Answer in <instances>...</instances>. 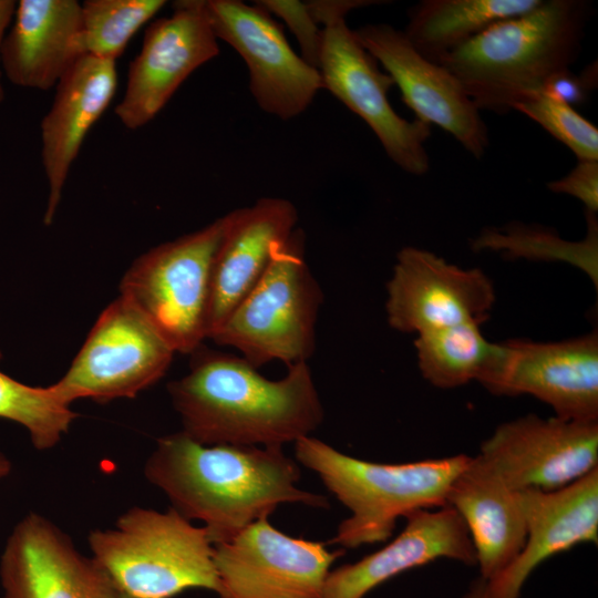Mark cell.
I'll list each match as a JSON object with an SVG mask.
<instances>
[{"mask_svg":"<svg viewBox=\"0 0 598 598\" xmlns=\"http://www.w3.org/2000/svg\"><path fill=\"white\" fill-rule=\"evenodd\" d=\"M87 540L91 557L122 595L172 598L194 588L218 591L207 530L172 507H132L113 528L92 530Z\"/></svg>","mask_w":598,"mask_h":598,"instance_id":"5","label":"cell"},{"mask_svg":"<svg viewBox=\"0 0 598 598\" xmlns=\"http://www.w3.org/2000/svg\"><path fill=\"white\" fill-rule=\"evenodd\" d=\"M322 25V44L318 70L322 89L328 90L373 131L389 158L405 173L424 175L430 168L425 143L431 125L400 116L389 101L394 85L378 61L364 49L347 14L378 1L313 0L307 1Z\"/></svg>","mask_w":598,"mask_h":598,"instance_id":"7","label":"cell"},{"mask_svg":"<svg viewBox=\"0 0 598 598\" xmlns=\"http://www.w3.org/2000/svg\"><path fill=\"white\" fill-rule=\"evenodd\" d=\"M12 22L0 61L14 85L49 90L86 54L76 0H20Z\"/></svg>","mask_w":598,"mask_h":598,"instance_id":"22","label":"cell"},{"mask_svg":"<svg viewBox=\"0 0 598 598\" xmlns=\"http://www.w3.org/2000/svg\"><path fill=\"white\" fill-rule=\"evenodd\" d=\"M173 13L152 20L131 61L124 95L114 113L128 130L151 122L182 83L219 54L218 39L200 0H179Z\"/></svg>","mask_w":598,"mask_h":598,"instance_id":"13","label":"cell"},{"mask_svg":"<svg viewBox=\"0 0 598 598\" xmlns=\"http://www.w3.org/2000/svg\"><path fill=\"white\" fill-rule=\"evenodd\" d=\"M224 217V233L213 265L207 339L257 285L298 221L295 205L277 197L260 198Z\"/></svg>","mask_w":598,"mask_h":598,"instance_id":"19","label":"cell"},{"mask_svg":"<svg viewBox=\"0 0 598 598\" xmlns=\"http://www.w3.org/2000/svg\"><path fill=\"white\" fill-rule=\"evenodd\" d=\"M587 231L581 241L561 239L549 229L513 223L501 229H486L473 240V248L504 251L512 257L567 260L584 269L597 285L598 223L586 212Z\"/></svg>","mask_w":598,"mask_h":598,"instance_id":"26","label":"cell"},{"mask_svg":"<svg viewBox=\"0 0 598 598\" xmlns=\"http://www.w3.org/2000/svg\"><path fill=\"white\" fill-rule=\"evenodd\" d=\"M480 322H465L417 334L414 340L423 378L440 389L477 381L484 385L497 371L502 343L485 339Z\"/></svg>","mask_w":598,"mask_h":598,"instance_id":"25","label":"cell"},{"mask_svg":"<svg viewBox=\"0 0 598 598\" xmlns=\"http://www.w3.org/2000/svg\"><path fill=\"white\" fill-rule=\"evenodd\" d=\"M75 417L52 384L31 386L0 371V419L22 425L38 451L55 446Z\"/></svg>","mask_w":598,"mask_h":598,"instance_id":"27","label":"cell"},{"mask_svg":"<svg viewBox=\"0 0 598 598\" xmlns=\"http://www.w3.org/2000/svg\"><path fill=\"white\" fill-rule=\"evenodd\" d=\"M495 374L483 385L495 395H532L555 416L598 422V333L557 342L511 340Z\"/></svg>","mask_w":598,"mask_h":598,"instance_id":"15","label":"cell"},{"mask_svg":"<svg viewBox=\"0 0 598 598\" xmlns=\"http://www.w3.org/2000/svg\"><path fill=\"white\" fill-rule=\"evenodd\" d=\"M16 7H17V2L14 0H0V54H1L2 41L7 33L8 27L12 22ZM1 78H2V69H1V61H0V103L4 99V90L2 86Z\"/></svg>","mask_w":598,"mask_h":598,"instance_id":"33","label":"cell"},{"mask_svg":"<svg viewBox=\"0 0 598 598\" xmlns=\"http://www.w3.org/2000/svg\"><path fill=\"white\" fill-rule=\"evenodd\" d=\"M354 33L416 120L444 130L474 157L484 155L489 141L481 111L446 68L422 56L402 30L388 23H369Z\"/></svg>","mask_w":598,"mask_h":598,"instance_id":"16","label":"cell"},{"mask_svg":"<svg viewBox=\"0 0 598 598\" xmlns=\"http://www.w3.org/2000/svg\"><path fill=\"white\" fill-rule=\"evenodd\" d=\"M547 188L579 199L586 212L598 210V161H578L564 177L547 183Z\"/></svg>","mask_w":598,"mask_h":598,"instance_id":"31","label":"cell"},{"mask_svg":"<svg viewBox=\"0 0 598 598\" xmlns=\"http://www.w3.org/2000/svg\"><path fill=\"white\" fill-rule=\"evenodd\" d=\"M590 16L585 0H543L525 14L494 23L440 65L480 111L506 114L577 61Z\"/></svg>","mask_w":598,"mask_h":598,"instance_id":"3","label":"cell"},{"mask_svg":"<svg viewBox=\"0 0 598 598\" xmlns=\"http://www.w3.org/2000/svg\"><path fill=\"white\" fill-rule=\"evenodd\" d=\"M118 598H133V597H130V596H125V595L120 594Z\"/></svg>","mask_w":598,"mask_h":598,"instance_id":"36","label":"cell"},{"mask_svg":"<svg viewBox=\"0 0 598 598\" xmlns=\"http://www.w3.org/2000/svg\"><path fill=\"white\" fill-rule=\"evenodd\" d=\"M225 217L140 256L120 285L175 352L193 353L207 339L213 265Z\"/></svg>","mask_w":598,"mask_h":598,"instance_id":"8","label":"cell"},{"mask_svg":"<svg viewBox=\"0 0 598 598\" xmlns=\"http://www.w3.org/2000/svg\"><path fill=\"white\" fill-rule=\"evenodd\" d=\"M200 4L216 38L245 61L259 107L285 121L306 111L322 89L320 72L293 51L271 14L256 1L200 0Z\"/></svg>","mask_w":598,"mask_h":598,"instance_id":"11","label":"cell"},{"mask_svg":"<svg viewBox=\"0 0 598 598\" xmlns=\"http://www.w3.org/2000/svg\"><path fill=\"white\" fill-rule=\"evenodd\" d=\"M470 534L480 577L485 581L504 570L520 551L526 526L517 492L477 454L471 456L447 494Z\"/></svg>","mask_w":598,"mask_h":598,"instance_id":"23","label":"cell"},{"mask_svg":"<svg viewBox=\"0 0 598 598\" xmlns=\"http://www.w3.org/2000/svg\"><path fill=\"white\" fill-rule=\"evenodd\" d=\"M323 296L305 259V234L296 228L277 248L266 272L212 336L252 367L308 362Z\"/></svg>","mask_w":598,"mask_h":598,"instance_id":"6","label":"cell"},{"mask_svg":"<svg viewBox=\"0 0 598 598\" xmlns=\"http://www.w3.org/2000/svg\"><path fill=\"white\" fill-rule=\"evenodd\" d=\"M116 86L115 62L87 54L55 85L53 103L41 122V158L48 183L45 226L54 219L70 168L87 132L110 105Z\"/></svg>","mask_w":598,"mask_h":598,"instance_id":"21","label":"cell"},{"mask_svg":"<svg viewBox=\"0 0 598 598\" xmlns=\"http://www.w3.org/2000/svg\"><path fill=\"white\" fill-rule=\"evenodd\" d=\"M295 456L350 512L329 542L344 549L386 542L399 518L446 506L452 483L471 458L457 454L375 463L344 454L311 435L295 443Z\"/></svg>","mask_w":598,"mask_h":598,"instance_id":"4","label":"cell"},{"mask_svg":"<svg viewBox=\"0 0 598 598\" xmlns=\"http://www.w3.org/2000/svg\"><path fill=\"white\" fill-rule=\"evenodd\" d=\"M596 87L597 63H592L580 74L573 73L570 69L556 73L546 82L542 92L574 107L585 103Z\"/></svg>","mask_w":598,"mask_h":598,"instance_id":"32","label":"cell"},{"mask_svg":"<svg viewBox=\"0 0 598 598\" xmlns=\"http://www.w3.org/2000/svg\"><path fill=\"white\" fill-rule=\"evenodd\" d=\"M270 14L286 22L300 47V56L318 69L322 44V27L315 19L307 1L260 0L256 1Z\"/></svg>","mask_w":598,"mask_h":598,"instance_id":"30","label":"cell"},{"mask_svg":"<svg viewBox=\"0 0 598 598\" xmlns=\"http://www.w3.org/2000/svg\"><path fill=\"white\" fill-rule=\"evenodd\" d=\"M542 1L422 0L409 9L403 32L422 56L440 64L494 23L525 14Z\"/></svg>","mask_w":598,"mask_h":598,"instance_id":"24","label":"cell"},{"mask_svg":"<svg viewBox=\"0 0 598 598\" xmlns=\"http://www.w3.org/2000/svg\"><path fill=\"white\" fill-rule=\"evenodd\" d=\"M478 455L515 492L556 491L598 468V422L527 414L499 424Z\"/></svg>","mask_w":598,"mask_h":598,"instance_id":"12","label":"cell"},{"mask_svg":"<svg viewBox=\"0 0 598 598\" xmlns=\"http://www.w3.org/2000/svg\"><path fill=\"white\" fill-rule=\"evenodd\" d=\"M523 113L567 146L578 161H598V128L575 107L540 92L516 104Z\"/></svg>","mask_w":598,"mask_h":598,"instance_id":"29","label":"cell"},{"mask_svg":"<svg viewBox=\"0 0 598 598\" xmlns=\"http://www.w3.org/2000/svg\"><path fill=\"white\" fill-rule=\"evenodd\" d=\"M485 580L482 577L475 579L462 598H483Z\"/></svg>","mask_w":598,"mask_h":598,"instance_id":"34","label":"cell"},{"mask_svg":"<svg viewBox=\"0 0 598 598\" xmlns=\"http://www.w3.org/2000/svg\"><path fill=\"white\" fill-rule=\"evenodd\" d=\"M526 537L515 559L485 581L483 598H519L533 571L579 544L598 542V468L550 492H517Z\"/></svg>","mask_w":598,"mask_h":598,"instance_id":"18","label":"cell"},{"mask_svg":"<svg viewBox=\"0 0 598 598\" xmlns=\"http://www.w3.org/2000/svg\"><path fill=\"white\" fill-rule=\"evenodd\" d=\"M404 519L402 532L385 546L331 569L322 598H364L388 580L442 558L476 566L467 528L451 506L415 511Z\"/></svg>","mask_w":598,"mask_h":598,"instance_id":"20","label":"cell"},{"mask_svg":"<svg viewBox=\"0 0 598 598\" xmlns=\"http://www.w3.org/2000/svg\"><path fill=\"white\" fill-rule=\"evenodd\" d=\"M386 292L390 327L416 334L465 322L483 323L496 298L482 270L460 268L412 246L398 252Z\"/></svg>","mask_w":598,"mask_h":598,"instance_id":"14","label":"cell"},{"mask_svg":"<svg viewBox=\"0 0 598 598\" xmlns=\"http://www.w3.org/2000/svg\"><path fill=\"white\" fill-rule=\"evenodd\" d=\"M82 38L87 55L116 61L133 35L165 7L164 0H85Z\"/></svg>","mask_w":598,"mask_h":598,"instance_id":"28","label":"cell"},{"mask_svg":"<svg viewBox=\"0 0 598 598\" xmlns=\"http://www.w3.org/2000/svg\"><path fill=\"white\" fill-rule=\"evenodd\" d=\"M144 474L172 508L203 522L214 545L268 518L282 504L329 505L327 497L298 487L299 465L282 448L205 445L183 431L157 440Z\"/></svg>","mask_w":598,"mask_h":598,"instance_id":"1","label":"cell"},{"mask_svg":"<svg viewBox=\"0 0 598 598\" xmlns=\"http://www.w3.org/2000/svg\"><path fill=\"white\" fill-rule=\"evenodd\" d=\"M168 384L183 432L205 445L280 447L310 436L324 411L308 362L270 380L244 358L203 348Z\"/></svg>","mask_w":598,"mask_h":598,"instance_id":"2","label":"cell"},{"mask_svg":"<svg viewBox=\"0 0 598 598\" xmlns=\"http://www.w3.org/2000/svg\"><path fill=\"white\" fill-rule=\"evenodd\" d=\"M342 549L296 538L268 518L214 545L219 598H322L324 582Z\"/></svg>","mask_w":598,"mask_h":598,"instance_id":"10","label":"cell"},{"mask_svg":"<svg viewBox=\"0 0 598 598\" xmlns=\"http://www.w3.org/2000/svg\"><path fill=\"white\" fill-rule=\"evenodd\" d=\"M4 598H118L107 575L37 513L12 529L0 559Z\"/></svg>","mask_w":598,"mask_h":598,"instance_id":"17","label":"cell"},{"mask_svg":"<svg viewBox=\"0 0 598 598\" xmlns=\"http://www.w3.org/2000/svg\"><path fill=\"white\" fill-rule=\"evenodd\" d=\"M11 468L12 465L9 458L0 453V481L10 474Z\"/></svg>","mask_w":598,"mask_h":598,"instance_id":"35","label":"cell"},{"mask_svg":"<svg viewBox=\"0 0 598 598\" xmlns=\"http://www.w3.org/2000/svg\"><path fill=\"white\" fill-rule=\"evenodd\" d=\"M175 350L120 296L100 315L65 374L52 386L69 404L134 398L167 372Z\"/></svg>","mask_w":598,"mask_h":598,"instance_id":"9","label":"cell"}]
</instances>
